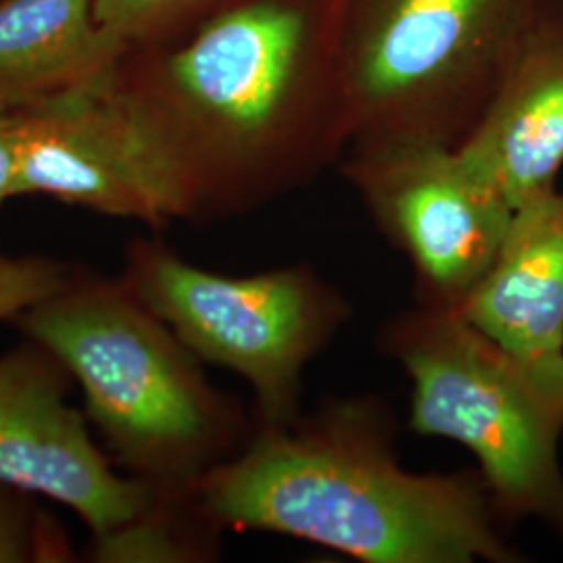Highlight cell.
Wrapping results in <instances>:
<instances>
[{
  "mask_svg": "<svg viewBox=\"0 0 563 563\" xmlns=\"http://www.w3.org/2000/svg\"><path fill=\"white\" fill-rule=\"evenodd\" d=\"M107 86L174 222L284 199L351 146L339 0H242L181 38L128 48Z\"/></svg>",
  "mask_w": 563,
  "mask_h": 563,
  "instance_id": "6da1fadb",
  "label": "cell"
},
{
  "mask_svg": "<svg viewBox=\"0 0 563 563\" xmlns=\"http://www.w3.org/2000/svg\"><path fill=\"white\" fill-rule=\"evenodd\" d=\"M376 395L328 397L286 426H255L192 488L218 532H267L363 563H523L481 470L413 472Z\"/></svg>",
  "mask_w": 563,
  "mask_h": 563,
  "instance_id": "7a4b0ae2",
  "label": "cell"
},
{
  "mask_svg": "<svg viewBox=\"0 0 563 563\" xmlns=\"http://www.w3.org/2000/svg\"><path fill=\"white\" fill-rule=\"evenodd\" d=\"M80 384L86 418L125 474L190 495L255 430L123 282L74 278L15 320Z\"/></svg>",
  "mask_w": 563,
  "mask_h": 563,
  "instance_id": "3957f363",
  "label": "cell"
},
{
  "mask_svg": "<svg viewBox=\"0 0 563 563\" xmlns=\"http://www.w3.org/2000/svg\"><path fill=\"white\" fill-rule=\"evenodd\" d=\"M376 344L411 386L407 426L474 455L509 530L537 522L563 543L562 402L457 311L413 302Z\"/></svg>",
  "mask_w": 563,
  "mask_h": 563,
  "instance_id": "277c9868",
  "label": "cell"
},
{
  "mask_svg": "<svg viewBox=\"0 0 563 563\" xmlns=\"http://www.w3.org/2000/svg\"><path fill=\"white\" fill-rule=\"evenodd\" d=\"M537 0H339L351 144L460 148Z\"/></svg>",
  "mask_w": 563,
  "mask_h": 563,
  "instance_id": "5b68a950",
  "label": "cell"
},
{
  "mask_svg": "<svg viewBox=\"0 0 563 563\" xmlns=\"http://www.w3.org/2000/svg\"><path fill=\"white\" fill-rule=\"evenodd\" d=\"M121 282L197 360L249 384L255 426L301 416L307 367L355 313L341 288L309 263L230 276L186 262L159 239L130 244Z\"/></svg>",
  "mask_w": 563,
  "mask_h": 563,
  "instance_id": "8992f818",
  "label": "cell"
},
{
  "mask_svg": "<svg viewBox=\"0 0 563 563\" xmlns=\"http://www.w3.org/2000/svg\"><path fill=\"white\" fill-rule=\"evenodd\" d=\"M384 241L411 267L416 302L457 311L497 257L514 207L460 148L357 142L341 163Z\"/></svg>",
  "mask_w": 563,
  "mask_h": 563,
  "instance_id": "52a82bcc",
  "label": "cell"
},
{
  "mask_svg": "<svg viewBox=\"0 0 563 563\" xmlns=\"http://www.w3.org/2000/svg\"><path fill=\"white\" fill-rule=\"evenodd\" d=\"M71 376L32 342L0 357V484L71 509L92 537L142 516L163 490L115 472L74 407Z\"/></svg>",
  "mask_w": 563,
  "mask_h": 563,
  "instance_id": "ba28073f",
  "label": "cell"
},
{
  "mask_svg": "<svg viewBox=\"0 0 563 563\" xmlns=\"http://www.w3.org/2000/svg\"><path fill=\"white\" fill-rule=\"evenodd\" d=\"M20 197L41 195L151 228L174 223L162 180L107 80L15 109Z\"/></svg>",
  "mask_w": 563,
  "mask_h": 563,
  "instance_id": "9c48e42d",
  "label": "cell"
},
{
  "mask_svg": "<svg viewBox=\"0 0 563 563\" xmlns=\"http://www.w3.org/2000/svg\"><path fill=\"white\" fill-rule=\"evenodd\" d=\"M463 157L516 209L563 167V0H537Z\"/></svg>",
  "mask_w": 563,
  "mask_h": 563,
  "instance_id": "30bf717a",
  "label": "cell"
},
{
  "mask_svg": "<svg viewBox=\"0 0 563 563\" xmlns=\"http://www.w3.org/2000/svg\"><path fill=\"white\" fill-rule=\"evenodd\" d=\"M457 313L563 405V190L514 209L497 257Z\"/></svg>",
  "mask_w": 563,
  "mask_h": 563,
  "instance_id": "8fae6325",
  "label": "cell"
},
{
  "mask_svg": "<svg viewBox=\"0 0 563 563\" xmlns=\"http://www.w3.org/2000/svg\"><path fill=\"white\" fill-rule=\"evenodd\" d=\"M125 51L95 0H0V104L18 109L101 84Z\"/></svg>",
  "mask_w": 563,
  "mask_h": 563,
  "instance_id": "7c38bea8",
  "label": "cell"
},
{
  "mask_svg": "<svg viewBox=\"0 0 563 563\" xmlns=\"http://www.w3.org/2000/svg\"><path fill=\"white\" fill-rule=\"evenodd\" d=\"M218 532L190 495L162 493L142 516L92 537V560L101 563H201L218 558Z\"/></svg>",
  "mask_w": 563,
  "mask_h": 563,
  "instance_id": "4fadbf2b",
  "label": "cell"
},
{
  "mask_svg": "<svg viewBox=\"0 0 563 563\" xmlns=\"http://www.w3.org/2000/svg\"><path fill=\"white\" fill-rule=\"evenodd\" d=\"M242 0H95L102 25L134 46L181 38Z\"/></svg>",
  "mask_w": 563,
  "mask_h": 563,
  "instance_id": "5bb4252c",
  "label": "cell"
},
{
  "mask_svg": "<svg viewBox=\"0 0 563 563\" xmlns=\"http://www.w3.org/2000/svg\"><path fill=\"white\" fill-rule=\"evenodd\" d=\"M63 539L42 522L27 495L0 484V563L59 562Z\"/></svg>",
  "mask_w": 563,
  "mask_h": 563,
  "instance_id": "9a60e30c",
  "label": "cell"
},
{
  "mask_svg": "<svg viewBox=\"0 0 563 563\" xmlns=\"http://www.w3.org/2000/svg\"><path fill=\"white\" fill-rule=\"evenodd\" d=\"M69 274L41 257H11L0 253V320H18L30 307L57 292Z\"/></svg>",
  "mask_w": 563,
  "mask_h": 563,
  "instance_id": "2e32d148",
  "label": "cell"
},
{
  "mask_svg": "<svg viewBox=\"0 0 563 563\" xmlns=\"http://www.w3.org/2000/svg\"><path fill=\"white\" fill-rule=\"evenodd\" d=\"M20 197V130L15 109L0 104V209Z\"/></svg>",
  "mask_w": 563,
  "mask_h": 563,
  "instance_id": "e0dca14e",
  "label": "cell"
}]
</instances>
